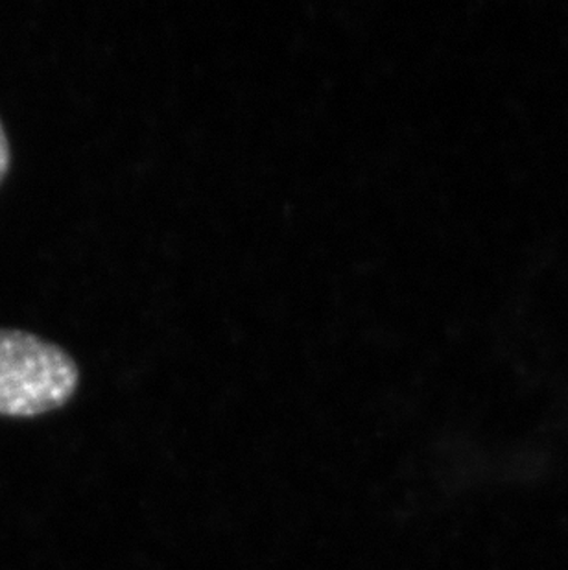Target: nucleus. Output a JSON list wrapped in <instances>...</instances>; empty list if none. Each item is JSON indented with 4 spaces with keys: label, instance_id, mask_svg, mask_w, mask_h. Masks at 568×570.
Listing matches in <instances>:
<instances>
[{
    "label": "nucleus",
    "instance_id": "f257e3e1",
    "mask_svg": "<svg viewBox=\"0 0 568 570\" xmlns=\"http://www.w3.org/2000/svg\"><path fill=\"white\" fill-rule=\"evenodd\" d=\"M80 386V367L55 342L0 328V417L32 420L63 409Z\"/></svg>",
    "mask_w": 568,
    "mask_h": 570
},
{
    "label": "nucleus",
    "instance_id": "f03ea898",
    "mask_svg": "<svg viewBox=\"0 0 568 570\" xmlns=\"http://www.w3.org/2000/svg\"><path fill=\"white\" fill-rule=\"evenodd\" d=\"M11 165V148L10 140H8V135H6L4 125H2V120H0V184L4 181L6 176H8V170H10Z\"/></svg>",
    "mask_w": 568,
    "mask_h": 570
}]
</instances>
